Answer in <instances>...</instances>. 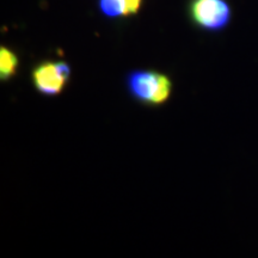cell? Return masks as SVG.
Wrapping results in <instances>:
<instances>
[{
    "instance_id": "1",
    "label": "cell",
    "mask_w": 258,
    "mask_h": 258,
    "mask_svg": "<svg viewBox=\"0 0 258 258\" xmlns=\"http://www.w3.org/2000/svg\"><path fill=\"white\" fill-rule=\"evenodd\" d=\"M127 88L135 101L150 106L164 104L172 93V82L166 74L152 70L132 71L127 76Z\"/></svg>"
},
{
    "instance_id": "2",
    "label": "cell",
    "mask_w": 258,
    "mask_h": 258,
    "mask_svg": "<svg viewBox=\"0 0 258 258\" xmlns=\"http://www.w3.org/2000/svg\"><path fill=\"white\" fill-rule=\"evenodd\" d=\"M189 16L203 30L220 31L230 23L232 10L226 0H191Z\"/></svg>"
},
{
    "instance_id": "3",
    "label": "cell",
    "mask_w": 258,
    "mask_h": 258,
    "mask_svg": "<svg viewBox=\"0 0 258 258\" xmlns=\"http://www.w3.org/2000/svg\"><path fill=\"white\" fill-rule=\"evenodd\" d=\"M71 77V67L64 61H43L31 72L32 85L41 95L53 97L60 95Z\"/></svg>"
},
{
    "instance_id": "4",
    "label": "cell",
    "mask_w": 258,
    "mask_h": 258,
    "mask_svg": "<svg viewBox=\"0 0 258 258\" xmlns=\"http://www.w3.org/2000/svg\"><path fill=\"white\" fill-rule=\"evenodd\" d=\"M99 10L106 17L120 18L137 15L143 0H99Z\"/></svg>"
},
{
    "instance_id": "5",
    "label": "cell",
    "mask_w": 258,
    "mask_h": 258,
    "mask_svg": "<svg viewBox=\"0 0 258 258\" xmlns=\"http://www.w3.org/2000/svg\"><path fill=\"white\" fill-rule=\"evenodd\" d=\"M19 64L18 56L14 50L9 49L8 47L0 48V79L2 82H8L14 78L17 73Z\"/></svg>"
}]
</instances>
